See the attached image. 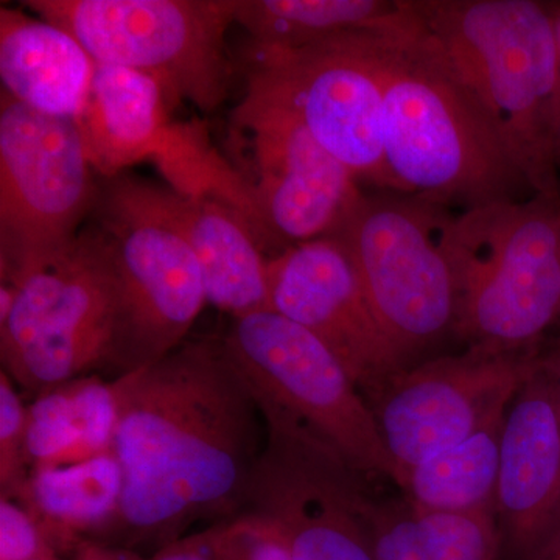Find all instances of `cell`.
Masks as SVG:
<instances>
[{
	"instance_id": "1",
	"label": "cell",
	"mask_w": 560,
	"mask_h": 560,
	"mask_svg": "<svg viewBox=\"0 0 560 560\" xmlns=\"http://www.w3.org/2000/svg\"><path fill=\"white\" fill-rule=\"evenodd\" d=\"M116 382L124 497L105 534L167 545L201 518L241 514L264 448L261 415L223 341L183 342Z\"/></svg>"
},
{
	"instance_id": "2",
	"label": "cell",
	"mask_w": 560,
	"mask_h": 560,
	"mask_svg": "<svg viewBox=\"0 0 560 560\" xmlns=\"http://www.w3.org/2000/svg\"><path fill=\"white\" fill-rule=\"evenodd\" d=\"M382 54L383 145L399 194L460 210L533 194L488 114L419 18L386 33Z\"/></svg>"
},
{
	"instance_id": "3",
	"label": "cell",
	"mask_w": 560,
	"mask_h": 560,
	"mask_svg": "<svg viewBox=\"0 0 560 560\" xmlns=\"http://www.w3.org/2000/svg\"><path fill=\"white\" fill-rule=\"evenodd\" d=\"M411 5L488 114L533 194L559 195L556 21L533 0H411Z\"/></svg>"
},
{
	"instance_id": "4",
	"label": "cell",
	"mask_w": 560,
	"mask_h": 560,
	"mask_svg": "<svg viewBox=\"0 0 560 560\" xmlns=\"http://www.w3.org/2000/svg\"><path fill=\"white\" fill-rule=\"evenodd\" d=\"M447 248L455 335L469 348L534 349L560 316L559 195L533 194L453 213Z\"/></svg>"
},
{
	"instance_id": "5",
	"label": "cell",
	"mask_w": 560,
	"mask_h": 560,
	"mask_svg": "<svg viewBox=\"0 0 560 560\" xmlns=\"http://www.w3.org/2000/svg\"><path fill=\"white\" fill-rule=\"evenodd\" d=\"M92 213L116 268V324L105 368L119 378L186 342L208 298L189 243L151 200L145 179H105Z\"/></svg>"
},
{
	"instance_id": "6",
	"label": "cell",
	"mask_w": 560,
	"mask_h": 560,
	"mask_svg": "<svg viewBox=\"0 0 560 560\" xmlns=\"http://www.w3.org/2000/svg\"><path fill=\"white\" fill-rule=\"evenodd\" d=\"M22 7L69 32L95 65L145 73L168 102L202 113L230 94L226 33L238 0H27Z\"/></svg>"
},
{
	"instance_id": "7",
	"label": "cell",
	"mask_w": 560,
	"mask_h": 560,
	"mask_svg": "<svg viewBox=\"0 0 560 560\" xmlns=\"http://www.w3.org/2000/svg\"><path fill=\"white\" fill-rule=\"evenodd\" d=\"M448 208L416 195L361 194L335 237L405 368L455 334L456 289Z\"/></svg>"
},
{
	"instance_id": "8",
	"label": "cell",
	"mask_w": 560,
	"mask_h": 560,
	"mask_svg": "<svg viewBox=\"0 0 560 560\" xmlns=\"http://www.w3.org/2000/svg\"><path fill=\"white\" fill-rule=\"evenodd\" d=\"M388 32L346 33L300 49L249 44L246 94L293 114L357 180L399 194L383 145Z\"/></svg>"
},
{
	"instance_id": "9",
	"label": "cell",
	"mask_w": 560,
	"mask_h": 560,
	"mask_svg": "<svg viewBox=\"0 0 560 560\" xmlns=\"http://www.w3.org/2000/svg\"><path fill=\"white\" fill-rule=\"evenodd\" d=\"M221 341L259 411L298 423L368 478L394 482L366 397L312 331L265 311L234 319Z\"/></svg>"
},
{
	"instance_id": "10",
	"label": "cell",
	"mask_w": 560,
	"mask_h": 560,
	"mask_svg": "<svg viewBox=\"0 0 560 560\" xmlns=\"http://www.w3.org/2000/svg\"><path fill=\"white\" fill-rule=\"evenodd\" d=\"M79 124L0 97V279L18 285L77 242L98 186Z\"/></svg>"
},
{
	"instance_id": "11",
	"label": "cell",
	"mask_w": 560,
	"mask_h": 560,
	"mask_svg": "<svg viewBox=\"0 0 560 560\" xmlns=\"http://www.w3.org/2000/svg\"><path fill=\"white\" fill-rule=\"evenodd\" d=\"M13 289V307L0 319L2 371L11 381L40 394L106 366L117 279L109 243L97 224L81 232L60 260Z\"/></svg>"
},
{
	"instance_id": "12",
	"label": "cell",
	"mask_w": 560,
	"mask_h": 560,
	"mask_svg": "<svg viewBox=\"0 0 560 560\" xmlns=\"http://www.w3.org/2000/svg\"><path fill=\"white\" fill-rule=\"evenodd\" d=\"M267 429L245 506L280 537L291 560H375L361 512L371 478L278 412Z\"/></svg>"
},
{
	"instance_id": "13",
	"label": "cell",
	"mask_w": 560,
	"mask_h": 560,
	"mask_svg": "<svg viewBox=\"0 0 560 560\" xmlns=\"http://www.w3.org/2000/svg\"><path fill=\"white\" fill-rule=\"evenodd\" d=\"M231 130L259 235L290 248L337 232L363 191L293 114L245 94Z\"/></svg>"
},
{
	"instance_id": "14",
	"label": "cell",
	"mask_w": 560,
	"mask_h": 560,
	"mask_svg": "<svg viewBox=\"0 0 560 560\" xmlns=\"http://www.w3.org/2000/svg\"><path fill=\"white\" fill-rule=\"evenodd\" d=\"M539 357L469 348L400 371L368 404L400 475L510 408Z\"/></svg>"
},
{
	"instance_id": "15",
	"label": "cell",
	"mask_w": 560,
	"mask_h": 560,
	"mask_svg": "<svg viewBox=\"0 0 560 560\" xmlns=\"http://www.w3.org/2000/svg\"><path fill=\"white\" fill-rule=\"evenodd\" d=\"M268 279L271 311L312 331L340 360L368 401L407 370L335 235L283 249L268 261Z\"/></svg>"
},
{
	"instance_id": "16",
	"label": "cell",
	"mask_w": 560,
	"mask_h": 560,
	"mask_svg": "<svg viewBox=\"0 0 560 560\" xmlns=\"http://www.w3.org/2000/svg\"><path fill=\"white\" fill-rule=\"evenodd\" d=\"M495 518L506 560H539L560 534L558 405L540 357L504 419Z\"/></svg>"
},
{
	"instance_id": "17",
	"label": "cell",
	"mask_w": 560,
	"mask_h": 560,
	"mask_svg": "<svg viewBox=\"0 0 560 560\" xmlns=\"http://www.w3.org/2000/svg\"><path fill=\"white\" fill-rule=\"evenodd\" d=\"M151 200L176 224L200 265L206 298L238 319L271 311L267 257L242 210L213 195L184 194L147 180Z\"/></svg>"
},
{
	"instance_id": "18",
	"label": "cell",
	"mask_w": 560,
	"mask_h": 560,
	"mask_svg": "<svg viewBox=\"0 0 560 560\" xmlns=\"http://www.w3.org/2000/svg\"><path fill=\"white\" fill-rule=\"evenodd\" d=\"M79 124L92 167L109 179L149 156H175L187 176L201 167L197 145L171 130L168 98L158 81L116 66L95 65Z\"/></svg>"
},
{
	"instance_id": "19",
	"label": "cell",
	"mask_w": 560,
	"mask_h": 560,
	"mask_svg": "<svg viewBox=\"0 0 560 560\" xmlns=\"http://www.w3.org/2000/svg\"><path fill=\"white\" fill-rule=\"evenodd\" d=\"M95 62L65 28L20 9H0L2 92L47 116L79 120Z\"/></svg>"
},
{
	"instance_id": "20",
	"label": "cell",
	"mask_w": 560,
	"mask_h": 560,
	"mask_svg": "<svg viewBox=\"0 0 560 560\" xmlns=\"http://www.w3.org/2000/svg\"><path fill=\"white\" fill-rule=\"evenodd\" d=\"M119 422L116 378L81 375L44 390L27 407L31 470L83 463L114 452Z\"/></svg>"
},
{
	"instance_id": "21",
	"label": "cell",
	"mask_w": 560,
	"mask_h": 560,
	"mask_svg": "<svg viewBox=\"0 0 560 560\" xmlns=\"http://www.w3.org/2000/svg\"><path fill=\"white\" fill-rule=\"evenodd\" d=\"M124 497V471L116 453L83 463L31 471L20 500L58 551L79 548L90 534H105Z\"/></svg>"
},
{
	"instance_id": "22",
	"label": "cell",
	"mask_w": 560,
	"mask_h": 560,
	"mask_svg": "<svg viewBox=\"0 0 560 560\" xmlns=\"http://www.w3.org/2000/svg\"><path fill=\"white\" fill-rule=\"evenodd\" d=\"M361 512L375 560H506L493 514H431L364 489Z\"/></svg>"
},
{
	"instance_id": "23",
	"label": "cell",
	"mask_w": 560,
	"mask_h": 560,
	"mask_svg": "<svg viewBox=\"0 0 560 560\" xmlns=\"http://www.w3.org/2000/svg\"><path fill=\"white\" fill-rule=\"evenodd\" d=\"M415 20L410 0H238L235 13L250 46L264 49H300L346 33L407 27Z\"/></svg>"
},
{
	"instance_id": "24",
	"label": "cell",
	"mask_w": 560,
	"mask_h": 560,
	"mask_svg": "<svg viewBox=\"0 0 560 560\" xmlns=\"http://www.w3.org/2000/svg\"><path fill=\"white\" fill-rule=\"evenodd\" d=\"M506 412L400 475L396 486L401 499L431 514L495 515Z\"/></svg>"
},
{
	"instance_id": "25",
	"label": "cell",
	"mask_w": 560,
	"mask_h": 560,
	"mask_svg": "<svg viewBox=\"0 0 560 560\" xmlns=\"http://www.w3.org/2000/svg\"><path fill=\"white\" fill-rule=\"evenodd\" d=\"M27 458V407L14 382L0 371V492L18 499L31 478Z\"/></svg>"
},
{
	"instance_id": "26",
	"label": "cell",
	"mask_w": 560,
	"mask_h": 560,
	"mask_svg": "<svg viewBox=\"0 0 560 560\" xmlns=\"http://www.w3.org/2000/svg\"><path fill=\"white\" fill-rule=\"evenodd\" d=\"M210 529L217 560H291L278 534L248 512L213 523Z\"/></svg>"
},
{
	"instance_id": "27",
	"label": "cell",
	"mask_w": 560,
	"mask_h": 560,
	"mask_svg": "<svg viewBox=\"0 0 560 560\" xmlns=\"http://www.w3.org/2000/svg\"><path fill=\"white\" fill-rule=\"evenodd\" d=\"M0 560H60L31 511L0 495Z\"/></svg>"
},
{
	"instance_id": "28",
	"label": "cell",
	"mask_w": 560,
	"mask_h": 560,
	"mask_svg": "<svg viewBox=\"0 0 560 560\" xmlns=\"http://www.w3.org/2000/svg\"><path fill=\"white\" fill-rule=\"evenodd\" d=\"M149 560H217L212 529L173 540Z\"/></svg>"
},
{
	"instance_id": "29",
	"label": "cell",
	"mask_w": 560,
	"mask_h": 560,
	"mask_svg": "<svg viewBox=\"0 0 560 560\" xmlns=\"http://www.w3.org/2000/svg\"><path fill=\"white\" fill-rule=\"evenodd\" d=\"M72 560H143L139 556L132 555L120 548L109 547L98 540L81 541L79 548L73 551Z\"/></svg>"
},
{
	"instance_id": "30",
	"label": "cell",
	"mask_w": 560,
	"mask_h": 560,
	"mask_svg": "<svg viewBox=\"0 0 560 560\" xmlns=\"http://www.w3.org/2000/svg\"><path fill=\"white\" fill-rule=\"evenodd\" d=\"M545 361H547L548 370L551 372L552 383H555L556 405H558L560 425V348L558 352L552 353V355L545 359Z\"/></svg>"
},
{
	"instance_id": "31",
	"label": "cell",
	"mask_w": 560,
	"mask_h": 560,
	"mask_svg": "<svg viewBox=\"0 0 560 560\" xmlns=\"http://www.w3.org/2000/svg\"><path fill=\"white\" fill-rule=\"evenodd\" d=\"M539 560H560V534L551 541L550 547L545 550Z\"/></svg>"
},
{
	"instance_id": "32",
	"label": "cell",
	"mask_w": 560,
	"mask_h": 560,
	"mask_svg": "<svg viewBox=\"0 0 560 560\" xmlns=\"http://www.w3.org/2000/svg\"><path fill=\"white\" fill-rule=\"evenodd\" d=\"M556 31H558V39H559V46H560V20L556 22Z\"/></svg>"
}]
</instances>
